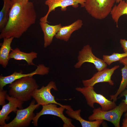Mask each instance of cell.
<instances>
[{
	"label": "cell",
	"instance_id": "cell-7",
	"mask_svg": "<svg viewBox=\"0 0 127 127\" xmlns=\"http://www.w3.org/2000/svg\"><path fill=\"white\" fill-rule=\"evenodd\" d=\"M57 105L55 104L51 103L42 106V110L39 112L36 113L33 119L32 122L34 126L36 127L37 126L38 120L41 116L50 115L60 118L64 122V127H75L72 123L71 119L66 117L63 114L65 109L67 110L70 106L65 105V106H60V107H58Z\"/></svg>",
	"mask_w": 127,
	"mask_h": 127
},
{
	"label": "cell",
	"instance_id": "cell-14",
	"mask_svg": "<svg viewBox=\"0 0 127 127\" xmlns=\"http://www.w3.org/2000/svg\"><path fill=\"white\" fill-rule=\"evenodd\" d=\"M40 24L44 34V47H47L52 43L53 38L61 27L60 24L49 25L47 23L40 22Z\"/></svg>",
	"mask_w": 127,
	"mask_h": 127
},
{
	"label": "cell",
	"instance_id": "cell-12",
	"mask_svg": "<svg viewBox=\"0 0 127 127\" xmlns=\"http://www.w3.org/2000/svg\"><path fill=\"white\" fill-rule=\"evenodd\" d=\"M6 99L8 102L3 105L0 111V127H3L5 124V120L8 117V115L11 112H16L18 108L20 109L23 108V102L15 98L12 97L6 94Z\"/></svg>",
	"mask_w": 127,
	"mask_h": 127
},
{
	"label": "cell",
	"instance_id": "cell-24",
	"mask_svg": "<svg viewBox=\"0 0 127 127\" xmlns=\"http://www.w3.org/2000/svg\"><path fill=\"white\" fill-rule=\"evenodd\" d=\"M120 43L124 52H127V40L125 39H121Z\"/></svg>",
	"mask_w": 127,
	"mask_h": 127
},
{
	"label": "cell",
	"instance_id": "cell-31",
	"mask_svg": "<svg viewBox=\"0 0 127 127\" xmlns=\"http://www.w3.org/2000/svg\"><path fill=\"white\" fill-rule=\"evenodd\" d=\"M126 2L127 3V0H126Z\"/></svg>",
	"mask_w": 127,
	"mask_h": 127
},
{
	"label": "cell",
	"instance_id": "cell-3",
	"mask_svg": "<svg viewBox=\"0 0 127 127\" xmlns=\"http://www.w3.org/2000/svg\"><path fill=\"white\" fill-rule=\"evenodd\" d=\"M127 111V105L122 100L119 105L109 110H103L100 107L94 109L88 119L91 121L104 120L111 123L115 127H119L121 116L124 112Z\"/></svg>",
	"mask_w": 127,
	"mask_h": 127
},
{
	"label": "cell",
	"instance_id": "cell-19",
	"mask_svg": "<svg viewBox=\"0 0 127 127\" xmlns=\"http://www.w3.org/2000/svg\"><path fill=\"white\" fill-rule=\"evenodd\" d=\"M111 18L118 28V22L120 17L123 15L127 16V3L125 0H121L117 5H115L110 13Z\"/></svg>",
	"mask_w": 127,
	"mask_h": 127
},
{
	"label": "cell",
	"instance_id": "cell-23",
	"mask_svg": "<svg viewBox=\"0 0 127 127\" xmlns=\"http://www.w3.org/2000/svg\"><path fill=\"white\" fill-rule=\"evenodd\" d=\"M6 90H0V104L1 105H3L5 104V99L6 94Z\"/></svg>",
	"mask_w": 127,
	"mask_h": 127
},
{
	"label": "cell",
	"instance_id": "cell-30",
	"mask_svg": "<svg viewBox=\"0 0 127 127\" xmlns=\"http://www.w3.org/2000/svg\"><path fill=\"white\" fill-rule=\"evenodd\" d=\"M126 88L127 89V86H126Z\"/></svg>",
	"mask_w": 127,
	"mask_h": 127
},
{
	"label": "cell",
	"instance_id": "cell-20",
	"mask_svg": "<svg viewBox=\"0 0 127 127\" xmlns=\"http://www.w3.org/2000/svg\"><path fill=\"white\" fill-rule=\"evenodd\" d=\"M4 5L0 12V31L6 25L9 14L13 5L12 0H3Z\"/></svg>",
	"mask_w": 127,
	"mask_h": 127
},
{
	"label": "cell",
	"instance_id": "cell-17",
	"mask_svg": "<svg viewBox=\"0 0 127 127\" xmlns=\"http://www.w3.org/2000/svg\"><path fill=\"white\" fill-rule=\"evenodd\" d=\"M37 53L32 52L27 53L21 51L18 48L12 49L9 55L10 59L17 60H24L29 65H35L33 60L37 57Z\"/></svg>",
	"mask_w": 127,
	"mask_h": 127
},
{
	"label": "cell",
	"instance_id": "cell-2",
	"mask_svg": "<svg viewBox=\"0 0 127 127\" xmlns=\"http://www.w3.org/2000/svg\"><path fill=\"white\" fill-rule=\"evenodd\" d=\"M8 95L24 102L30 100L39 86L32 76L23 77L15 80L9 86Z\"/></svg>",
	"mask_w": 127,
	"mask_h": 127
},
{
	"label": "cell",
	"instance_id": "cell-27",
	"mask_svg": "<svg viewBox=\"0 0 127 127\" xmlns=\"http://www.w3.org/2000/svg\"><path fill=\"white\" fill-rule=\"evenodd\" d=\"M122 127H127V117H125L123 120Z\"/></svg>",
	"mask_w": 127,
	"mask_h": 127
},
{
	"label": "cell",
	"instance_id": "cell-11",
	"mask_svg": "<svg viewBox=\"0 0 127 127\" xmlns=\"http://www.w3.org/2000/svg\"><path fill=\"white\" fill-rule=\"evenodd\" d=\"M119 65H115L111 68H107L95 74L90 79L82 80V83L85 87H92L97 83L107 82L110 85L114 84L111 79V77L115 71L119 68Z\"/></svg>",
	"mask_w": 127,
	"mask_h": 127
},
{
	"label": "cell",
	"instance_id": "cell-4",
	"mask_svg": "<svg viewBox=\"0 0 127 127\" xmlns=\"http://www.w3.org/2000/svg\"><path fill=\"white\" fill-rule=\"evenodd\" d=\"M116 2V0H85L84 7L92 17L102 20L110 14Z\"/></svg>",
	"mask_w": 127,
	"mask_h": 127
},
{
	"label": "cell",
	"instance_id": "cell-21",
	"mask_svg": "<svg viewBox=\"0 0 127 127\" xmlns=\"http://www.w3.org/2000/svg\"><path fill=\"white\" fill-rule=\"evenodd\" d=\"M124 65L121 70L122 78L119 87L114 95L110 96L111 100L115 102L117 100L118 95L125 89L127 85V66Z\"/></svg>",
	"mask_w": 127,
	"mask_h": 127
},
{
	"label": "cell",
	"instance_id": "cell-8",
	"mask_svg": "<svg viewBox=\"0 0 127 127\" xmlns=\"http://www.w3.org/2000/svg\"><path fill=\"white\" fill-rule=\"evenodd\" d=\"M52 89L58 91L55 82L51 81L46 86H43L40 88L36 89L33 93L32 97L40 105L53 103L65 106V105H62L56 101L55 96L51 93Z\"/></svg>",
	"mask_w": 127,
	"mask_h": 127
},
{
	"label": "cell",
	"instance_id": "cell-22",
	"mask_svg": "<svg viewBox=\"0 0 127 127\" xmlns=\"http://www.w3.org/2000/svg\"><path fill=\"white\" fill-rule=\"evenodd\" d=\"M126 57H127V52L122 53L114 52L110 55H103V60L107 65H110L112 63L119 61Z\"/></svg>",
	"mask_w": 127,
	"mask_h": 127
},
{
	"label": "cell",
	"instance_id": "cell-16",
	"mask_svg": "<svg viewBox=\"0 0 127 127\" xmlns=\"http://www.w3.org/2000/svg\"><path fill=\"white\" fill-rule=\"evenodd\" d=\"M14 38H4L1 44L0 49V64L2 67L5 68L10 59L9 55L12 50L11 44Z\"/></svg>",
	"mask_w": 127,
	"mask_h": 127
},
{
	"label": "cell",
	"instance_id": "cell-29",
	"mask_svg": "<svg viewBox=\"0 0 127 127\" xmlns=\"http://www.w3.org/2000/svg\"><path fill=\"white\" fill-rule=\"evenodd\" d=\"M22 0L23 1H24L27 2H28L29 1V0Z\"/></svg>",
	"mask_w": 127,
	"mask_h": 127
},
{
	"label": "cell",
	"instance_id": "cell-26",
	"mask_svg": "<svg viewBox=\"0 0 127 127\" xmlns=\"http://www.w3.org/2000/svg\"><path fill=\"white\" fill-rule=\"evenodd\" d=\"M120 63L127 66V57L124 58L119 61Z\"/></svg>",
	"mask_w": 127,
	"mask_h": 127
},
{
	"label": "cell",
	"instance_id": "cell-1",
	"mask_svg": "<svg viewBox=\"0 0 127 127\" xmlns=\"http://www.w3.org/2000/svg\"><path fill=\"white\" fill-rule=\"evenodd\" d=\"M12 0L13 5L8 19L0 31V39L20 38L36 20L37 14L33 2L21 0Z\"/></svg>",
	"mask_w": 127,
	"mask_h": 127
},
{
	"label": "cell",
	"instance_id": "cell-10",
	"mask_svg": "<svg viewBox=\"0 0 127 127\" xmlns=\"http://www.w3.org/2000/svg\"><path fill=\"white\" fill-rule=\"evenodd\" d=\"M85 2V0H46L45 3L48 7V11L44 16L40 18V20L45 23L48 22L47 19L49 14L57 7H60L62 11H65L67 7L69 6L77 8L79 4L81 7H84Z\"/></svg>",
	"mask_w": 127,
	"mask_h": 127
},
{
	"label": "cell",
	"instance_id": "cell-25",
	"mask_svg": "<svg viewBox=\"0 0 127 127\" xmlns=\"http://www.w3.org/2000/svg\"><path fill=\"white\" fill-rule=\"evenodd\" d=\"M123 96L125 97V99H123L122 101L127 105V89H125L120 94V97ZM124 116L125 117H127V111L125 114Z\"/></svg>",
	"mask_w": 127,
	"mask_h": 127
},
{
	"label": "cell",
	"instance_id": "cell-18",
	"mask_svg": "<svg viewBox=\"0 0 127 127\" xmlns=\"http://www.w3.org/2000/svg\"><path fill=\"white\" fill-rule=\"evenodd\" d=\"M39 72L36 69L34 71L29 73L23 74L22 71L19 72H14L12 74L7 76H0V90H3L4 87L7 85L10 84L17 79L27 76H32L38 75Z\"/></svg>",
	"mask_w": 127,
	"mask_h": 127
},
{
	"label": "cell",
	"instance_id": "cell-6",
	"mask_svg": "<svg viewBox=\"0 0 127 127\" xmlns=\"http://www.w3.org/2000/svg\"><path fill=\"white\" fill-rule=\"evenodd\" d=\"M36 101L32 100L29 106L25 108L17 109L16 115L11 122L6 124L3 127H26L30 126L36 115L34 111L40 105L35 104Z\"/></svg>",
	"mask_w": 127,
	"mask_h": 127
},
{
	"label": "cell",
	"instance_id": "cell-5",
	"mask_svg": "<svg viewBox=\"0 0 127 127\" xmlns=\"http://www.w3.org/2000/svg\"><path fill=\"white\" fill-rule=\"evenodd\" d=\"M75 89L83 95L87 104L92 108H94L95 103L100 105L102 109L104 111L112 109L116 106L115 102L108 100L102 95L97 93L93 87H77Z\"/></svg>",
	"mask_w": 127,
	"mask_h": 127
},
{
	"label": "cell",
	"instance_id": "cell-28",
	"mask_svg": "<svg viewBox=\"0 0 127 127\" xmlns=\"http://www.w3.org/2000/svg\"><path fill=\"white\" fill-rule=\"evenodd\" d=\"M123 0H116V3H119L120 1Z\"/></svg>",
	"mask_w": 127,
	"mask_h": 127
},
{
	"label": "cell",
	"instance_id": "cell-15",
	"mask_svg": "<svg viewBox=\"0 0 127 127\" xmlns=\"http://www.w3.org/2000/svg\"><path fill=\"white\" fill-rule=\"evenodd\" d=\"M81 112L80 109L74 111L70 106L66 113L70 117L78 121L82 127H99L103 121V120L99 119L93 121L85 120L80 116Z\"/></svg>",
	"mask_w": 127,
	"mask_h": 127
},
{
	"label": "cell",
	"instance_id": "cell-13",
	"mask_svg": "<svg viewBox=\"0 0 127 127\" xmlns=\"http://www.w3.org/2000/svg\"><path fill=\"white\" fill-rule=\"evenodd\" d=\"M83 24L82 20L78 19L70 25L61 26L55 37L57 39L67 41L73 32L81 28Z\"/></svg>",
	"mask_w": 127,
	"mask_h": 127
},
{
	"label": "cell",
	"instance_id": "cell-9",
	"mask_svg": "<svg viewBox=\"0 0 127 127\" xmlns=\"http://www.w3.org/2000/svg\"><path fill=\"white\" fill-rule=\"evenodd\" d=\"M78 62L74 65L76 68H79L85 62L93 64L98 71L107 68V64L103 60L99 58L93 53L92 48L89 45H87L79 52Z\"/></svg>",
	"mask_w": 127,
	"mask_h": 127
}]
</instances>
